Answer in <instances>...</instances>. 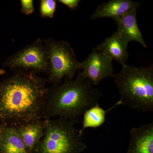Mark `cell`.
Listing matches in <instances>:
<instances>
[{
	"mask_svg": "<svg viewBox=\"0 0 153 153\" xmlns=\"http://www.w3.org/2000/svg\"><path fill=\"white\" fill-rule=\"evenodd\" d=\"M47 78L32 72L14 71L0 82V123L16 127L43 119Z\"/></svg>",
	"mask_w": 153,
	"mask_h": 153,
	"instance_id": "cell-1",
	"label": "cell"
},
{
	"mask_svg": "<svg viewBox=\"0 0 153 153\" xmlns=\"http://www.w3.org/2000/svg\"><path fill=\"white\" fill-rule=\"evenodd\" d=\"M95 86L79 71L75 79L65 78L60 84L48 87L43 119L63 118L78 124L85 111L99 103L102 94Z\"/></svg>",
	"mask_w": 153,
	"mask_h": 153,
	"instance_id": "cell-2",
	"label": "cell"
},
{
	"mask_svg": "<svg viewBox=\"0 0 153 153\" xmlns=\"http://www.w3.org/2000/svg\"><path fill=\"white\" fill-rule=\"evenodd\" d=\"M114 82L121 105L140 112H153V65L122 66Z\"/></svg>",
	"mask_w": 153,
	"mask_h": 153,
	"instance_id": "cell-3",
	"label": "cell"
},
{
	"mask_svg": "<svg viewBox=\"0 0 153 153\" xmlns=\"http://www.w3.org/2000/svg\"><path fill=\"white\" fill-rule=\"evenodd\" d=\"M44 135L33 153H82L87 148L83 133L63 118L44 120Z\"/></svg>",
	"mask_w": 153,
	"mask_h": 153,
	"instance_id": "cell-4",
	"label": "cell"
},
{
	"mask_svg": "<svg viewBox=\"0 0 153 153\" xmlns=\"http://www.w3.org/2000/svg\"><path fill=\"white\" fill-rule=\"evenodd\" d=\"M43 42L48 55V83L55 85L61 83L63 78L73 79L81 70V62L69 43L52 38L44 39Z\"/></svg>",
	"mask_w": 153,
	"mask_h": 153,
	"instance_id": "cell-5",
	"label": "cell"
},
{
	"mask_svg": "<svg viewBox=\"0 0 153 153\" xmlns=\"http://www.w3.org/2000/svg\"><path fill=\"white\" fill-rule=\"evenodd\" d=\"M2 67L14 71H22L47 74L48 55L43 40L38 38L32 44L9 56L3 63Z\"/></svg>",
	"mask_w": 153,
	"mask_h": 153,
	"instance_id": "cell-6",
	"label": "cell"
},
{
	"mask_svg": "<svg viewBox=\"0 0 153 153\" xmlns=\"http://www.w3.org/2000/svg\"><path fill=\"white\" fill-rule=\"evenodd\" d=\"M112 60L94 47L87 58L81 62L79 72L84 78L89 79L97 86L107 77H114Z\"/></svg>",
	"mask_w": 153,
	"mask_h": 153,
	"instance_id": "cell-7",
	"label": "cell"
},
{
	"mask_svg": "<svg viewBox=\"0 0 153 153\" xmlns=\"http://www.w3.org/2000/svg\"><path fill=\"white\" fill-rule=\"evenodd\" d=\"M140 3L131 0H110L99 5L91 15L90 20L108 17L115 23L129 11L139 8Z\"/></svg>",
	"mask_w": 153,
	"mask_h": 153,
	"instance_id": "cell-8",
	"label": "cell"
},
{
	"mask_svg": "<svg viewBox=\"0 0 153 153\" xmlns=\"http://www.w3.org/2000/svg\"><path fill=\"white\" fill-rule=\"evenodd\" d=\"M130 134L126 153H153V122L132 128Z\"/></svg>",
	"mask_w": 153,
	"mask_h": 153,
	"instance_id": "cell-9",
	"label": "cell"
},
{
	"mask_svg": "<svg viewBox=\"0 0 153 153\" xmlns=\"http://www.w3.org/2000/svg\"><path fill=\"white\" fill-rule=\"evenodd\" d=\"M137 10L134 9L129 11L116 22L117 29L115 32L128 44L131 41H135L146 48V44L138 26Z\"/></svg>",
	"mask_w": 153,
	"mask_h": 153,
	"instance_id": "cell-10",
	"label": "cell"
},
{
	"mask_svg": "<svg viewBox=\"0 0 153 153\" xmlns=\"http://www.w3.org/2000/svg\"><path fill=\"white\" fill-rule=\"evenodd\" d=\"M14 128L24 143L27 152L33 153L44 135L45 121L43 119L33 121Z\"/></svg>",
	"mask_w": 153,
	"mask_h": 153,
	"instance_id": "cell-11",
	"label": "cell"
},
{
	"mask_svg": "<svg viewBox=\"0 0 153 153\" xmlns=\"http://www.w3.org/2000/svg\"><path fill=\"white\" fill-rule=\"evenodd\" d=\"M128 44L114 32L95 47L123 66L127 65L126 63L128 59Z\"/></svg>",
	"mask_w": 153,
	"mask_h": 153,
	"instance_id": "cell-12",
	"label": "cell"
},
{
	"mask_svg": "<svg viewBox=\"0 0 153 153\" xmlns=\"http://www.w3.org/2000/svg\"><path fill=\"white\" fill-rule=\"evenodd\" d=\"M2 127L0 153H28L14 127L4 125Z\"/></svg>",
	"mask_w": 153,
	"mask_h": 153,
	"instance_id": "cell-13",
	"label": "cell"
},
{
	"mask_svg": "<svg viewBox=\"0 0 153 153\" xmlns=\"http://www.w3.org/2000/svg\"><path fill=\"white\" fill-rule=\"evenodd\" d=\"M120 105V102L119 101L109 109L105 110L97 104L86 110L82 114V127L79 129L80 132L83 133L86 128H96L101 126L105 122L107 113Z\"/></svg>",
	"mask_w": 153,
	"mask_h": 153,
	"instance_id": "cell-14",
	"label": "cell"
},
{
	"mask_svg": "<svg viewBox=\"0 0 153 153\" xmlns=\"http://www.w3.org/2000/svg\"><path fill=\"white\" fill-rule=\"evenodd\" d=\"M57 6V1L55 0L40 1V14L43 18L52 19L54 16Z\"/></svg>",
	"mask_w": 153,
	"mask_h": 153,
	"instance_id": "cell-15",
	"label": "cell"
},
{
	"mask_svg": "<svg viewBox=\"0 0 153 153\" xmlns=\"http://www.w3.org/2000/svg\"><path fill=\"white\" fill-rule=\"evenodd\" d=\"M21 12L26 16H29L35 11L33 0H21Z\"/></svg>",
	"mask_w": 153,
	"mask_h": 153,
	"instance_id": "cell-16",
	"label": "cell"
},
{
	"mask_svg": "<svg viewBox=\"0 0 153 153\" xmlns=\"http://www.w3.org/2000/svg\"><path fill=\"white\" fill-rule=\"evenodd\" d=\"M58 2L66 6L71 10H74L77 9L80 1L79 0H58Z\"/></svg>",
	"mask_w": 153,
	"mask_h": 153,
	"instance_id": "cell-17",
	"label": "cell"
},
{
	"mask_svg": "<svg viewBox=\"0 0 153 153\" xmlns=\"http://www.w3.org/2000/svg\"><path fill=\"white\" fill-rule=\"evenodd\" d=\"M5 73V71L4 70V69H2V68H0V76H1V75H3V74H4Z\"/></svg>",
	"mask_w": 153,
	"mask_h": 153,
	"instance_id": "cell-18",
	"label": "cell"
},
{
	"mask_svg": "<svg viewBox=\"0 0 153 153\" xmlns=\"http://www.w3.org/2000/svg\"><path fill=\"white\" fill-rule=\"evenodd\" d=\"M3 127L2 125L0 123V138L2 132Z\"/></svg>",
	"mask_w": 153,
	"mask_h": 153,
	"instance_id": "cell-19",
	"label": "cell"
}]
</instances>
